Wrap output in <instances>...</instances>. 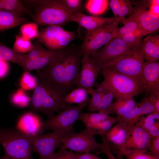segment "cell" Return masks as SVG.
Returning <instances> with one entry per match:
<instances>
[{
    "mask_svg": "<svg viewBox=\"0 0 159 159\" xmlns=\"http://www.w3.org/2000/svg\"><path fill=\"white\" fill-rule=\"evenodd\" d=\"M148 97L154 107V112L159 114V95L151 94Z\"/></svg>",
    "mask_w": 159,
    "mask_h": 159,
    "instance_id": "49",
    "label": "cell"
},
{
    "mask_svg": "<svg viewBox=\"0 0 159 159\" xmlns=\"http://www.w3.org/2000/svg\"><path fill=\"white\" fill-rule=\"evenodd\" d=\"M152 139L159 136V122L156 121L153 127L147 131Z\"/></svg>",
    "mask_w": 159,
    "mask_h": 159,
    "instance_id": "51",
    "label": "cell"
},
{
    "mask_svg": "<svg viewBox=\"0 0 159 159\" xmlns=\"http://www.w3.org/2000/svg\"><path fill=\"white\" fill-rule=\"evenodd\" d=\"M20 30L21 35L30 40L37 38L39 36L38 26L34 22H27L22 25Z\"/></svg>",
    "mask_w": 159,
    "mask_h": 159,
    "instance_id": "34",
    "label": "cell"
},
{
    "mask_svg": "<svg viewBox=\"0 0 159 159\" xmlns=\"http://www.w3.org/2000/svg\"><path fill=\"white\" fill-rule=\"evenodd\" d=\"M34 45V47L33 49L26 54L25 62L27 61L35 60L38 59L45 53L47 50L44 47L41 43L39 42L35 43Z\"/></svg>",
    "mask_w": 159,
    "mask_h": 159,
    "instance_id": "42",
    "label": "cell"
},
{
    "mask_svg": "<svg viewBox=\"0 0 159 159\" xmlns=\"http://www.w3.org/2000/svg\"><path fill=\"white\" fill-rule=\"evenodd\" d=\"M94 88L100 92L101 96V104L99 112L105 113L114 98L113 94L111 90L101 83H96Z\"/></svg>",
    "mask_w": 159,
    "mask_h": 159,
    "instance_id": "29",
    "label": "cell"
},
{
    "mask_svg": "<svg viewBox=\"0 0 159 159\" xmlns=\"http://www.w3.org/2000/svg\"><path fill=\"white\" fill-rule=\"evenodd\" d=\"M0 10L14 11L21 16L25 14H32L19 0H0Z\"/></svg>",
    "mask_w": 159,
    "mask_h": 159,
    "instance_id": "28",
    "label": "cell"
},
{
    "mask_svg": "<svg viewBox=\"0 0 159 159\" xmlns=\"http://www.w3.org/2000/svg\"><path fill=\"white\" fill-rule=\"evenodd\" d=\"M104 78L101 84L112 92L114 98L133 97L143 92L139 80L106 67L100 72Z\"/></svg>",
    "mask_w": 159,
    "mask_h": 159,
    "instance_id": "5",
    "label": "cell"
},
{
    "mask_svg": "<svg viewBox=\"0 0 159 159\" xmlns=\"http://www.w3.org/2000/svg\"><path fill=\"white\" fill-rule=\"evenodd\" d=\"M37 83V79L29 72H25L23 73L20 81L21 88L25 90L34 89Z\"/></svg>",
    "mask_w": 159,
    "mask_h": 159,
    "instance_id": "38",
    "label": "cell"
},
{
    "mask_svg": "<svg viewBox=\"0 0 159 159\" xmlns=\"http://www.w3.org/2000/svg\"><path fill=\"white\" fill-rule=\"evenodd\" d=\"M115 19V18L113 17H104L78 13L75 22L85 29L87 31H89L110 24L114 21Z\"/></svg>",
    "mask_w": 159,
    "mask_h": 159,
    "instance_id": "20",
    "label": "cell"
},
{
    "mask_svg": "<svg viewBox=\"0 0 159 159\" xmlns=\"http://www.w3.org/2000/svg\"><path fill=\"white\" fill-rule=\"evenodd\" d=\"M69 47L59 50L48 49L47 52L38 59L25 62L21 66L24 72L39 70L57 61L68 51Z\"/></svg>",
    "mask_w": 159,
    "mask_h": 159,
    "instance_id": "18",
    "label": "cell"
},
{
    "mask_svg": "<svg viewBox=\"0 0 159 159\" xmlns=\"http://www.w3.org/2000/svg\"><path fill=\"white\" fill-rule=\"evenodd\" d=\"M36 6L32 16L34 22L38 26H60L75 22L78 13L72 11L59 0H31L24 1Z\"/></svg>",
    "mask_w": 159,
    "mask_h": 159,
    "instance_id": "3",
    "label": "cell"
},
{
    "mask_svg": "<svg viewBox=\"0 0 159 159\" xmlns=\"http://www.w3.org/2000/svg\"><path fill=\"white\" fill-rule=\"evenodd\" d=\"M0 144L4 153L0 159H34L32 138L16 127H0Z\"/></svg>",
    "mask_w": 159,
    "mask_h": 159,
    "instance_id": "4",
    "label": "cell"
},
{
    "mask_svg": "<svg viewBox=\"0 0 159 159\" xmlns=\"http://www.w3.org/2000/svg\"><path fill=\"white\" fill-rule=\"evenodd\" d=\"M44 122L38 115L28 112L21 116L16 128L32 138L42 134L44 132Z\"/></svg>",
    "mask_w": 159,
    "mask_h": 159,
    "instance_id": "17",
    "label": "cell"
},
{
    "mask_svg": "<svg viewBox=\"0 0 159 159\" xmlns=\"http://www.w3.org/2000/svg\"><path fill=\"white\" fill-rule=\"evenodd\" d=\"M9 66L8 62L0 60V79L5 77L8 74Z\"/></svg>",
    "mask_w": 159,
    "mask_h": 159,
    "instance_id": "50",
    "label": "cell"
},
{
    "mask_svg": "<svg viewBox=\"0 0 159 159\" xmlns=\"http://www.w3.org/2000/svg\"><path fill=\"white\" fill-rule=\"evenodd\" d=\"M121 22H122L124 25L116 29L114 38H120L126 34L136 31H139L141 32L137 22L130 16Z\"/></svg>",
    "mask_w": 159,
    "mask_h": 159,
    "instance_id": "30",
    "label": "cell"
},
{
    "mask_svg": "<svg viewBox=\"0 0 159 159\" xmlns=\"http://www.w3.org/2000/svg\"><path fill=\"white\" fill-rule=\"evenodd\" d=\"M0 60L16 63L21 66L25 61L26 54L18 53L13 48L0 43Z\"/></svg>",
    "mask_w": 159,
    "mask_h": 159,
    "instance_id": "25",
    "label": "cell"
},
{
    "mask_svg": "<svg viewBox=\"0 0 159 159\" xmlns=\"http://www.w3.org/2000/svg\"><path fill=\"white\" fill-rule=\"evenodd\" d=\"M90 98L77 106L69 105L58 114L44 122V131H61L65 133L73 131L74 124L82 110L87 106Z\"/></svg>",
    "mask_w": 159,
    "mask_h": 159,
    "instance_id": "8",
    "label": "cell"
},
{
    "mask_svg": "<svg viewBox=\"0 0 159 159\" xmlns=\"http://www.w3.org/2000/svg\"><path fill=\"white\" fill-rule=\"evenodd\" d=\"M125 18H115L111 24L104 25L94 30L87 31L80 46L82 55H90L114 38L118 24Z\"/></svg>",
    "mask_w": 159,
    "mask_h": 159,
    "instance_id": "7",
    "label": "cell"
},
{
    "mask_svg": "<svg viewBox=\"0 0 159 159\" xmlns=\"http://www.w3.org/2000/svg\"><path fill=\"white\" fill-rule=\"evenodd\" d=\"M152 154L159 156V136L152 139L149 150Z\"/></svg>",
    "mask_w": 159,
    "mask_h": 159,
    "instance_id": "47",
    "label": "cell"
},
{
    "mask_svg": "<svg viewBox=\"0 0 159 159\" xmlns=\"http://www.w3.org/2000/svg\"><path fill=\"white\" fill-rule=\"evenodd\" d=\"M25 91L20 88L12 95L10 100L12 104L18 107L22 108L28 106L31 99Z\"/></svg>",
    "mask_w": 159,
    "mask_h": 159,
    "instance_id": "33",
    "label": "cell"
},
{
    "mask_svg": "<svg viewBox=\"0 0 159 159\" xmlns=\"http://www.w3.org/2000/svg\"><path fill=\"white\" fill-rule=\"evenodd\" d=\"M91 97L88 104V110L91 112H99L100 108L102 98L100 92L94 88L87 90Z\"/></svg>",
    "mask_w": 159,
    "mask_h": 159,
    "instance_id": "35",
    "label": "cell"
},
{
    "mask_svg": "<svg viewBox=\"0 0 159 159\" xmlns=\"http://www.w3.org/2000/svg\"><path fill=\"white\" fill-rule=\"evenodd\" d=\"M148 11L152 15L159 17V0H150Z\"/></svg>",
    "mask_w": 159,
    "mask_h": 159,
    "instance_id": "46",
    "label": "cell"
},
{
    "mask_svg": "<svg viewBox=\"0 0 159 159\" xmlns=\"http://www.w3.org/2000/svg\"><path fill=\"white\" fill-rule=\"evenodd\" d=\"M144 35L139 31H136L126 34L120 38L132 46L141 44Z\"/></svg>",
    "mask_w": 159,
    "mask_h": 159,
    "instance_id": "40",
    "label": "cell"
},
{
    "mask_svg": "<svg viewBox=\"0 0 159 159\" xmlns=\"http://www.w3.org/2000/svg\"><path fill=\"white\" fill-rule=\"evenodd\" d=\"M118 121V119L117 117L110 116L107 119L96 126L92 130L96 132V134L103 137L105 133Z\"/></svg>",
    "mask_w": 159,
    "mask_h": 159,
    "instance_id": "36",
    "label": "cell"
},
{
    "mask_svg": "<svg viewBox=\"0 0 159 159\" xmlns=\"http://www.w3.org/2000/svg\"><path fill=\"white\" fill-rule=\"evenodd\" d=\"M65 133L62 131H52L32 138L34 151L38 154L39 159H51Z\"/></svg>",
    "mask_w": 159,
    "mask_h": 159,
    "instance_id": "12",
    "label": "cell"
},
{
    "mask_svg": "<svg viewBox=\"0 0 159 159\" xmlns=\"http://www.w3.org/2000/svg\"><path fill=\"white\" fill-rule=\"evenodd\" d=\"M78 37L75 31H67L59 26H49L41 29L37 39L48 50H57L67 47Z\"/></svg>",
    "mask_w": 159,
    "mask_h": 159,
    "instance_id": "10",
    "label": "cell"
},
{
    "mask_svg": "<svg viewBox=\"0 0 159 159\" xmlns=\"http://www.w3.org/2000/svg\"><path fill=\"white\" fill-rule=\"evenodd\" d=\"M144 60L142 43L133 46L123 55L104 67L139 81Z\"/></svg>",
    "mask_w": 159,
    "mask_h": 159,
    "instance_id": "6",
    "label": "cell"
},
{
    "mask_svg": "<svg viewBox=\"0 0 159 159\" xmlns=\"http://www.w3.org/2000/svg\"><path fill=\"white\" fill-rule=\"evenodd\" d=\"M159 120V114L153 112L146 115L145 116L142 117L137 124L141 126L148 131L153 126L156 121Z\"/></svg>",
    "mask_w": 159,
    "mask_h": 159,
    "instance_id": "39",
    "label": "cell"
},
{
    "mask_svg": "<svg viewBox=\"0 0 159 159\" xmlns=\"http://www.w3.org/2000/svg\"><path fill=\"white\" fill-rule=\"evenodd\" d=\"M82 57L80 46L72 44L62 57L42 68V72H38L49 83L66 95L75 86Z\"/></svg>",
    "mask_w": 159,
    "mask_h": 159,
    "instance_id": "1",
    "label": "cell"
},
{
    "mask_svg": "<svg viewBox=\"0 0 159 159\" xmlns=\"http://www.w3.org/2000/svg\"><path fill=\"white\" fill-rule=\"evenodd\" d=\"M139 81L147 95H159V62L145 61Z\"/></svg>",
    "mask_w": 159,
    "mask_h": 159,
    "instance_id": "16",
    "label": "cell"
},
{
    "mask_svg": "<svg viewBox=\"0 0 159 159\" xmlns=\"http://www.w3.org/2000/svg\"><path fill=\"white\" fill-rule=\"evenodd\" d=\"M87 90L84 88L77 87L72 90L64 97V102L69 105L72 104H80L89 97Z\"/></svg>",
    "mask_w": 159,
    "mask_h": 159,
    "instance_id": "27",
    "label": "cell"
},
{
    "mask_svg": "<svg viewBox=\"0 0 159 159\" xmlns=\"http://www.w3.org/2000/svg\"></svg>",
    "mask_w": 159,
    "mask_h": 159,
    "instance_id": "53",
    "label": "cell"
},
{
    "mask_svg": "<svg viewBox=\"0 0 159 159\" xmlns=\"http://www.w3.org/2000/svg\"><path fill=\"white\" fill-rule=\"evenodd\" d=\"M138 105L133 97L119 98L112 102L105 112L109 115L116 114L117 116H122L130 112Z\"/></svg>",
    "mask_w": 159,
    "mask_h": 159,
    "instance_id": "23",
    "label": "cell"
},
{
    "mask_svg": "<svg viewBox=\"0 0 159 159\" xmlns=\"http://www.w3.org/2000/svg\"><path fill=\"white\" fill-rule=\"evenodd\" d=\"M122 1V0H111L110 1L109 5L115 18L118 17L119 10Z\"/></svg>",
    "mask_w": 159,
    "mask_h": 159,
    "instance_id": "48",
    "label": "cell"
},
{
    "mask_svg": "<svg viewBox=\"0 0 159 159\" xmlns=\"http://www.w3.org/2000/svg\"><path fill=\"white\" fill-rule=\"evenodd\" d=\"M110 116L107 114L99 112L89 113L81 112L78 120L82 122L86 128L92 130L96 126L107 119Z\"/></svg>",
    "mask_w": 159,
    "mask_h": 159,
    "instance_id": "24",
    "label": "cell"
},
{
    "mask_svg": "<svg viewBox=\"0 0 159 159\" xmlns=\"http://www.w3.org/2000/svg\"><path fill=\"white\" fill-rule=\"evenodd\" d=\"M133 126L124 121L119 120L105 133L103 137L108 143L116 146L118 150L125 143Z\"/></svg>",
    "mask_w": 159,
    "mask_h": 159,
    "instance_id": "19",
    "label": "cell"
},
{
    "mask_svg": "<svg viewBox=\"0 0 159 159\" xmlns=\"http://www.w3.org/2000/svg\"><path fill=\"white\" fill-rule=\"evenodd\" d=\"M102 146L99 152L105 154L108 159H117L111 150L109 144L105 139L103 138Z\"/></svg>",
    "mask_w": 159,
    "mask_h": 159,
    "instance_id": "45",
    "label": "cell"
},
{
    "mask_svg": "<svg viewBox=\"0 0 159 159\" xmlns=\"http://www.w3.org/2000/svg\"><path fill=\"white\" fill-rule=\"evenodd\" d=\"M34 47L31 40L22 35L16 36L13 49L17 52L22 54L31 51Z\"/></svg>",
    "mask_w": 159,
    "mask_h": 159,
    "instance_id": "32",
    "label": "cell"
},
{
    "mask_svg": "<svg viewBox=\"0 0 159 159\" xmlns=\"http://www.w3.org/2000/svg\"><path fill=\"white\" fill-rule=\"evenodd\" d=\"M143 109L138 105L132 110L121 116H117L119 120H122L126 122L130 125L133 126L137 124L141 117L146 115Z\"/></svg>",
    "mask_w": 159,
    "mask_h": 159,
    "instance_id": "31",
    "label": "cell"
},
{
    "mask_svg": "<svg viewBox=\"0 0 159 159\" xmlns=\"http://www.w3.org/2000/svg\"><path fill=\"white\" fill-rule=\"evenodd\" d=\"M152 138L148 132L136 124L132 128L130 135L123 145L117 151V158L122 159L125 152L132 150H149Z\"/></svg>",
    "mask_w": 159,
    "mask_h": 159,
    "instance_id": "14",
    "label": "cell"
},
{
    "mask_svg": "<svg viewBox=\"0 0 159 159\" xmlns=\"http://www.w3.org/2000/svg\"><path fill=\"white\" fill-rule=\"evenodd\" d=\"M144 59L155 62L159 59V35L149 36L142 40Z\"/></svg>",
    "mask_w": 159,
    "mask_h": 159,
    "instance_id": "22",
    "label": "cell"
},
{
    "mask_svg": "<svg viewBox=\"0 0 159 159\" xmlns=\"http://www.w3.org/2000/svg\"><path fill=\"white\" fill-rule=\"evenodd\" d=\"M134 7L131 2L129 0H122L119 9L118 17L123 18L127 16H130L133 12Z\"/></svg>",
    "mask_w": 159,
    "mask_h": 159,
    "instance_id": "43",
    "label": "cell"
},
{
    "mask_svg": "<svg viewBox=\"0 0 159 159\" xmlns=\"http://www.w3.org/2000/svg\"><path fill=\"white\" fill-rule=\"evenodd\" d=\"M37 83L30 101L31 107L34 111L41 112L48 118L71 105L63 100L66 95L49 83L38 72Z\"/></svg>",
    "mask_w": 159,
    "mask_h": 159,
    "instance_id": "2",
    "label": "cell"
},
{
    "mask_svg": "<svg viewBox=\"0 0 159 159\" xmlns=\"http://www.w3.org/2000/svg\"><path fill=\"white\" fill-rule=\"evenodd\" d=\"M102 68L90 55H82L80 69L74 82L75 86L87 90L94 88Z\"/></svg>",
    "mask_w": 159,
    "mask_h": 159,
    "instance_id": "13",
    "label": "cell"
},
{
    "mask_svg": "<svg viewBox=\"0 0 159 159\" xmlns=\"http://www.w3.org/2000/svg\"><path fill=\"white\" fill-rule=\"evenodd\" d=\"M29 20L14 11L0 10V31L28 22Z\"/></svg>",
    "mask_w": 159,
    "mask_h": 159,
    "instance_id": "21",
    "label": "cell"
},
{
    "mask_svg": "<svg viewBox=\"0 0 159 159\" xmlns=\"http://www.w3.org/2000/svg\"><path fill=\"white\" fill-rule=\"evenodd\" d=\"M150 0H143L135 3L133 12L130 16L137 22L144 36L155 32L159 28V17L151 15L147 9Z\"/></svg>",
    "mask_w": 159,
    "mask_h": 159,
    "instance_id": "15",
    "label": "cell"
},
{
    "mask_svg": "<svg viewBox=\"0 0 159 159\" xmlns=\"http://www.w3.org/2000/svg\"><path fill=\"white\" fill-rule=\"evenodd\" d=\"M79 154L60 148L59 151L55 153L51 159H77Z\"/></svg>",
    "mask_w": 159,
    "mask_h": 159,
    "instance_id": "44",
    "label": "cell"
},
{
    "mask_svg": "<svg viewBox=\"0 0 159 159\" xmlns=\"http://www.w3.org/2000/svg\"><path fill=\"white\" fill-rule=\"evenodd\" d=\"M126 159H159V156L148 153L145 150H132L127 151L123 154Z\"/></svg>",
    "mask_w": 159,
    "mask_h": 159,
    "instance_id": "37",
    "label": "cell"
},
{
    "mask_svg": "<svg viewBox=\"0 0 159 159\" xmlns=\"http://www.w3.org/2000/svg\"><path fill=\"white\" fill-rule=\"evenodd\" d=\"M96 132L89 128L76 133L74 131L64 134L60 148L79 154L89 152L92 150L98 151L102 144L97 142L94 137Z\"/></svg>",
    "mask_w": 159,
    "mask_h": 159,
    "instance_id": "9",
    "label": "cell"
},
{
    "mask_svg": "<svg viewBox=\"0 0 159 159\" xmlns=\"http://www.w3.org/2000/svg\"><path fill=\"white\" fill-rule=\"evenodd\" d=\"M67 8L74 12L82 13L84 11V4L81 0H59Z\"/></svg>",
    "mask_w": 159,
    "mask_h": 159,
    "instance_id": "41",
    "label": "cell"
},
{
    "mask_svg": "<svg viewBox=\"0 0 159 159\" xmlns=\"http://www.w3.org/2000/svg\"><path fill=\"white\" fill-rule=\"evenodd\" d=\"M132 47L120 38H114L90 56L97 64L102 68L104 67Z\"/></svg>",
    "mask_w": 159,
    "mask_h": 159,
    "instance_id": "11",
    "label": "cell"
},
{
    "mask_svg": "<svg viewBox=\"0 0 159 159\" xmlns=\"http://www.w3.org/2000/svg\"><path fill=\"white\" fill-rule=\"evenodd\" d=\"M108 0H88L84 4L85 9L89 13L94 15H101L107 10L109 5Z\"/></svg>",
    "mask_w": 159,
    "mask_h": 159,
    "instance_id": "26",
    "label": "cell"
},
{
    "mask_svg": "<svg viewBox=\"0 0 159 159\" xmlns=\"http://www.w3.org/2000/svg\"><path fill=\"white\" fill-rule=\"evenodd\" d=\"M77 159H102L89 152L79 154Z\"/></svg>",
    "mask_w": 159,
    "mask_h": 159,
    "instance_id": "52",
    "label": "cell"
}]
</instances>
